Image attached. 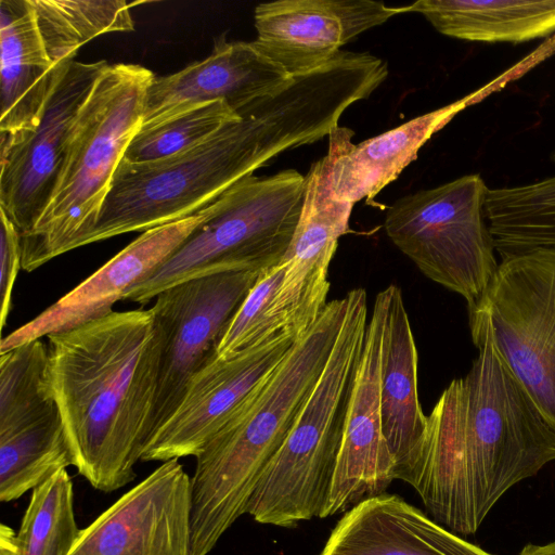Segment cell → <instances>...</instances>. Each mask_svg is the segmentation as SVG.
<instances>
[{"label":"cell","instance_id":"obj_33","mask_svg":"<svg viewBox=\"0 0 555 555\" xmlns=\"http://www.w3.org/2000/svg\"><path fill=\"white\" fill-rule=\"evenodd\" d=\"M518 555H555V541L542 545L527 544Z\"/></svg>","mask_w":555,"mask_h":555},{"label":"cell","instance_id":"obj_32","mask_svg":"<svg viewBox=\"0 0 555 555\" xmlns=\"http://www.w3.org/2000/svg\"><path fill=\"white\" fill-rule=\"evenodd\" d=\"M0 555H21L17 532L5 524L0 526Z\"/></svg>","mask_w":555,"mask_h":555},{"label":"cell","instance_id":"obj_22","mask_svg":"<svg viewBox=\"0 0 555 555\" xmlns=\"http://www.w3.org/2000/svg\"><path fill=\"white\" fill-rule=\"evenodd\" d=\"M422 14L440 34L477 42H525L555 33V0H418L393 7Z\"/></svg>","mask_w":555,"mask_h":555},{"label":"cell","instance_id":"obj_25","mask_svg":"<svg viewBox=\"0 0 555 555\" xmlns=\"http://www.w3.org/2000/svg\"><path fill=\"white\" fill-rule=\"evenodd\" d=\"M74 466L59 409L0 433V501L11 502Z\"/></svg>","mask_w":555,"mask_h":555},{"label":"cell","instance_id":"obj_17","mask_svg":"<svg viewBox=\"0 0 555 555\" xmlns=\"http://www.w3.org/2000/svg\"><path fill=\"white\" fill-rule=\"evenodd\" d=\"M289 77L253 41L220 38L204 60L153 79L146 91L141 129L214 101H224L237 113Z\"/></svg>","mask_w":555,"mask_h":555},{"label":"cell","instance_id":"obj_28","mask_svg":"<svg viewBox=\"0 0 555 555\" xmlns=\"http://www.w3.org/2000/svg\"><path fill=\"white\" fill-rule=\"evenodd\" d=\"M79 532L72 478L62 469L31 490L17 531L21 555H69Z\"/></svg>","mask_w":555,"mask_h":555},{"label":"cell","instance_id":"obj_31","mask_svg":"<svg viewBox=\"0 0 555 555\" xmlns=\"http://www.w3.org/2000/svg\"><path fill=\"white\" fill-rule=\"evenodd\" d=\"M0 220V326L3 328L11 310L15 280L22 268V248L18 230L2 210Z\"/></svg>","mask_w":555,"mask_h":555},{"label":"cell","instance_id":"obj_13","mask_svg":"<svg viewBox=\"0 0 555 555\" xmlns=\"http://www.w3.org/2000/svg\"><path fill=\"white\" fill-rule=\"evenodd\" d=\"M300 335L286 330L230 358L212 357L191 378L175 412L147 442L141 461L196 456Z\"/></svg>","mask_w":555,"mask_h":555},{"label":"cell","instance_id":"obj_1","mask_svg":"<svg viewBox=\"0 0 555 555\" xmlns=\"http://www.w3.org/2000/svg\"><path fill=\"white\" fill-rule=\"evenodd\" d=\"M359 100L350 75L330 61L291 76L194 147L152 163L121 160L86 245L198 212L280 153L328 135Z\"/></svg>","mask_w":555,"mask_h":555},{"label":"cell","instance_id":"obj_12","mask_svg":"<svg viewBox=\"0 0 555 555\" xmlns=\"http://www.w3.org/2000/svg\"><path fill=\"white\" fill-rule=\"evenodd\" d=\"M344 128L328 137L327 154L314 162L306 177L300 217L281 263L284 276L274 298V312L300 334L319 318L330 291L328 267L338 240L349 231L354 204L338 199L333 190V168Z\"/></svg>","mask_w":555,"mask_h":555},{"label":"cell","instance_id":"obj_8","mask_svg":"<svg viewBox=\"0 0 555 555\" xmlns=\"http://www.w3.org/2000/svg\"><path fill=\"white\" fill-rule=\"evenodd\" d=\"M489 188L479 173L397 199L386 211L390 241L431 281L461 295L468 311L481 300L499 262L486 223Z\"/></svg>","mask_w":555,"mask_h":555},{"label":"cell","instance_id":"obj_16","mask_svg":"<svg viewBox=\"0 0 555 555\" xmlns=\"http://www.w3.org/2000/svg\"><path fill=\"white\" fill-rule=\"evenodd\" d=\"M373 0H278L255 8V46L289 76L314 70L360 34L396 15Z\"/></svg>","mask_w":555,"mask_h":555},{"label":"cell","instance_id":"obj_24","mask_svg":"<svg viewBox=\"0 0 555 555\" xmlns=\"http://www.w3.org/2000/svg\"><path fill=\"white\" fill-rule=\"evenodd\" d=\"M551 158L555 163V149ZM485 215L501 258L555 247V175L527 184L489 188Z\"/></svg>","mask_w":555,"mask_h":555},{"label":"cell","instance_id":"obj_11","mask_svg":"<svg viewBox=\"0 0 555 555\" xmlns=\"http://www.w3.org/2000/svg\"><path fill=\"white\" fill-rule=\"evenodd\" d=\"M107 66L104 60L74 61L40 124L31 131L1 133L0 210L21 235L35 227L49 204L77 117Z\"/></svg>","mask_w":555,"mask_h":555},{"label":"cell","instance_id":"obj_9","mask_svg":"<svg viewBox=\"0 0 555 555\" xmlns=\"http://www.w3.org/2000/svg\"><path fill=\"white\" fill-rule=\"evenodd\" d=\"M468 313L486 320L499 352L555 428V247L502 257Z\"/></svg>","mask_w":555,"mask_h":555},{"label":"cell","instance_id":"obj_4","mask_svg":"<svg viewBox=\"0 0 555 555\" xmlns=\"http://www.w3.org/2000/svg\"><path fill=\"white\" fill-rule=\"evenodd\" d=\"M349 306H325L280 364L195 456L191 524L212 541L244 514L263 472L292 429L327 363Z\"/></svg>","mask_w":555,"mask_h":555},{"label":"cell","instance_id":"obj_27","mask_svg":"<svg viewBox=\"0 0 555 555\" xmlns=\"http://www.w3.org/2000/svg\"><path fill=\"white\" fill-rule=\"evenodd\" d=\"M49 349L40 339L0 352V433L57 409L48 379Z\"/></svg>","mask_w":555,"mask_h":555},{"label":"cell","instance_id":"obj_10","mask_svg":"<svg viewBox=\"0 0 555 555\" xmlns=\"http://www.w3.org/2000/svg\"><path fill=\"white\" fill-rule=\"evenodd\" d=\"M261 271L193 279L155 297L151 310L162 336V354L150 439L175 412L194 374L216 356L228 325Z\"/></svg>","mask_w":555,"mask_h":555},{"label":"cell","instance_id":"obj_15","mask_svg":"<svg viewBox=\"0 0 555 555\" xmlns=\"http://www.w3.org/2000/svg\"><path fill=\"white\" fill-rule=\"evenodd\" d=\"M384 321V298L379 292L367 322L337 464L320 518L346 513L363 500L385 493L395 479V463L383 436L380 420Z\"/></svg>","mask_w":555,"mask_h":555},{"label":"cell","instance_id":"obj_3","mask_svg":"<svg viewBox=\"0 0 555 555\" xmlns=\"http://www.w3.org/2000/svg\"><path fill=\"white\" fill-rule=\"evenodd\" d=\"M48 337V379L74 467L96 490L135 477L150 440L162 336L151 309L111 311Z\"/></svg>","mask_w":555,"mask_h":555},{"label":"cell","instance_id":"obj_2","mask_svg":"<svg viewBox=\"0 0 555 555\" xmlns=\"http://www.w3.org/2000/svg\"><path fill=\"white\" fill-rule=\"evenodd\" d=\"M469 327L478 356L427 415L411 483L433 519L461 534L475 533L508 489L555 461V428L499 352L488 323L469 317Z\"/></svg>","mask_w":555,"mask_h":555},{"label":"cell","instance_id":"obj_29","mask_svg":"<svg viewBox=\"0 0 555 555\" xmlns=\"http://www.w3.org/2000/svg\"><path fill=\"white\" fill-rule=\"evenodd\" d=\"M237 118L240 115L224 101L196 106L154 127L139 130L122 160L144 164L170 157L198 145Z\"/></svg>","mask_w":555,"mask_h":555},{"label":"cell","instance_id":"obj_18","mask_svg":"<svg viewBox=\"0 0 555 555\" xmlns=\"http://www.w3.org/2000/svg\"><path fill=\"white\" fill-rule=\"evenodd\" d=\"M380 293L385 306L379 380L382 430L395 463V479L411 486L427 427L417 391V350L401 289L390 284Z\"/></svg>","mask_w":555,"mask_h":555},{"label":"cell","instance_id":"obj_6","mask_svg":"<svg viewBox=\"0 0 555 555\" xmlns=\"http://www.w3.org/2000/svg\"><path fill=\"white\" fill-rule=\"evenodd\" d=\"M348 295L345 321L323 373L249 501L247 514L257 522L295 528L320 518L326 505L369 322L365 289Z\"/></svg>","mask_w":555,"mask_h":555},{"label":"cell","instance_id":"obj_30","mask_svg":"<svg viewBox=\"0 0 555 555\" xmlns=\"http://www.w3.org/2000/svg\"><path fill=\"white\" fill-rule=\"evenodd\" d=\"M283 276L284 267L281 261L261 271L228 325L216 349L217 358H230L283 331L294 330L286 326L273 309Z\"/></svg>","mask_w":555,"mask_h":555},{"label":"cell","instance_id":"obj_20","mask_svg":"<svg viewBox=\"0 0 555 555\" xmlns=\"http://www.w3.org/2000/svg\"><path fill=\"white\" fill-rule=\"evenodd\" d=\"M69 65L49 56L30 0H0V132L34 130Z\"/></svg>","mask_w":555,"mask_h":555},{"label":"cell","instance_id":"obj_21","mask_svg":"<svg viewBox=\"0 0 555 555\" xmlns=\"http://www.w3.org/2000/svg\"><path fill=\"white\" fill-rule=\"evenodd\" d=\"M479 95H483L481 90L359 144L351 142L353 130L345 127L333 168L335 196L352 204L373 199L417 158L418 151L433 134Z\"/></svg>","mask_w":555,"mask_h":555},{"label":"cell","instance_id":"obj_26","mask_svg":"<svg viewBox=\"0 0 555 555\" xmlns=\"http://www.w3.org/2000/svg\"><path fill=\"white\" fill-rule=\"evenodd\" d=\"M44 47L53 63L65 68L91 39L133 30L130 3L119 0H30Z\"/></svg>","mask_w":555,"mask_h":555},{"label":"cell","instance_id":"obj_23","mask_svg":"<svg viewBox=\"0 0 555 555\" xmlns=\"http://www.w3.org/2000/svg\"><path fill=\"white\" fill-rule=\"evenodd\" d=\"M210 205L184 219L144 231L96 272L56 301L107 314L127 291L166 260L208 217Z\"/></svg>","mask_w":555,"mask_h":555},{"label":"cell","instance_id":"obj_7","mask_svg":"<svg viewBox=\"0 0 555 555\" xmlns=\"http://www.w3.org/2000/svg\"><path fill=\"white\" fill-rule=\"evenodd\" d=\"M306 177L295 169L247 176L210 204L208 217L125 300L145 305L177 284L280 263L297 227Z\"/></svg>","mask_w":555,"mask_h":555},{"label":"cell","instance_id":"obj_5","mask_svg":"<svg viewBox=\"0 0 555 555\" xmlns=\"http://www.w3.org/2000/svg\"><path fill=\"white\" fill-rule=\"evenodd\" d=\"M154 74L139 64L104 69L75 122L56 185L35 227L21 235L22 269L30 272L86 245L115 172L141 129Z\"/></svg>","mask_w":555,"mask_h":555},{"label":"cell","instance_id":"obj_14","mask_svg":"<svg viewBox=\"0 0 555 555\" xmlns=\"http://www.w3.org/2000/svg\"><path fill=\"white\" fill-rule=\"evenodd\" d=\"M191 477L163 462L88 527L69 555H191Z\"/></svg>","mask_w":555,"mask_h":555},{"label":"cell","instance_id":"obj_19","mask_svg":"<svg viewBox=\"0 0 555 555\" xmlns=\"http://www.w3.org/2000/svg\"><path fill=\"white\" fill-rule=\"evenodd\" d=\"M320 555H491L396 494L363 500L344 513Z\"/></svg>","mask_w":555,"mask_h":555}]
</instances>
